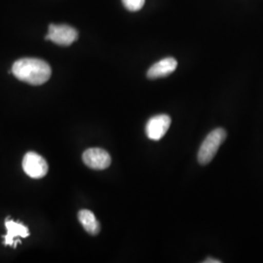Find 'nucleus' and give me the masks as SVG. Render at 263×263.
I'll return each mask as SVG.
<instances>
[{
    "label": "nucleus",
    "mask_w": 263,
    "mask_h": 263,
    "mask_svg": "<svg viewBox=\"0 0 263 263\" xmlns=\"http://www.w3.org/2000/svg\"><path fill=\"white\" fill-rule=\"evenodd\" d=\"M11 72L21 81L37 86L47 82L51 77L52 70L43 60L25 58L14 63Z\"/></svg>",
    "instance_id": "nucleus-1"
},
{
    "label": "nucleus",
    "mask_w": 263,
    "mask_h": 263,
    "mask_svg": "<svg viewBox=\"0 0 263 263\" xmlns=\"http://www.w3.org/2000/svg\"><path fill=\"white\" fill-rule=\"evenodd\" d=\"M226 137L227 133L222 128H216L211 132L199 148L198 162L203 166L208 165L216 156V152L226 141Z\"/></svg>",
    "instance_id": "nucleus-2"
},
{
    "label": "nucleus",
    "mask_w": 263,
    "mask_h": 263,
    "mask_svg": "<svg viewBox=\"0 0 263 263\" xmlns=\"http://www.w3.org/2000/svg\"><path fill=\"white\" fill-rule=\"evenodd\" d=\"M46 40H51L60 46H69L78 38V31L68 25L51 24L48 28Z\"/></svg>",
    "instance_id": "nucleus-3"
},
{
    "label": "nucleus",
    "mask_w": 263,
    "mask_h": 263,
    "mask_svg": "<svg viewBox=\"0 0 263 263\" xmlns=\"http://www.w3.org/2000/svg\"><path fill=\"white\" fill-rule=\"evenodd\" d=\"M23 169L28 177L41 179L48 173L47 162L35 152H28L23 159Z\"/></svg>",
    "instance_id": "nucleus-4"
},
{
    "label": "nucleus",
    "mask_w": 263,
    "mask_h": 263,
    "mask_svg": "<svg viewBox=\"0 0 263 263\" xmlns=\"http://www.w3.org/2000/svg\"><path fill=\"white\" fill-rule=\"evenodd\" d=\"M172 119L167 114H159L151 117L146 123L145 134L151 141H158L169 130Z\"/></svg>",
    "instance_id": "nucleus-5"
},
{
    "label": "nucleus",
    "mask_w": 263,
    "mask_h": 263,
    "mask_svg": "<svg viewBox=\"0 0 263 263\" xmlns=\"http://www.w3.org/2000/svg\"><path fill=\"white\" fill-rule=\"evenodd\" d=\"M85 165L93 170H104L111 164V157L102 148H89L82 156Z\"/></svg>",
    "instance_id": "nucleus-6"
},
{
    "label": "nucleus",
    "mask_w": 263,
    "mask_h": 263,
    "mask_svg": "<svg viewBox=\"0 0 263 263\" xmlns=\"http://www.w3.org/2000/svg\"><path fill=\"white\" fill-rule=\"evenodd\" d=\"M5 227L7 234L4 236V244L6 246H12L15 248L20 243L19 238H27L29 236L28 227L21 222L6 219Z\"/></svg>",
    "instance_id": "nucleus-7"
},
{
    "label": "nucleus",
    "mask_w": 263,
    "mask_h": 263,
    "mask_svg": "<svg viewBox=\"0 0 263 263\" xmlns=\"http://www.w3.org/2000/svg\"><path fill=\"white\" fill-rule=\"evenodd\" d=\"M178 66V62L174 58H165L151 66L147 71V77L149 79H157L172 74Z\"/></svg>",
    "instance_id": "nucleus-8"
},
{
    "label": "nucleus",
    "mask_w": 263,
    "mask_h": 263,
    "mask_svg": "<svg viewBox=\"0 0 263 263\" xmlns=\"http://www.w3.org/2000/svg\"><path fill=\"white\" fill-rule=\"evenodd\" d=\"M78 219L85 230L91 235H98L101 231V224L94 214L89 210H81L78 213Z\"/></svg>",
    "instance_id": "nucleus-9"
},
{
    "label": "nucleus",
    "mask_w": 263,
    "mask_h": 263,
    "mask_svg": "<svg viewBox=\"0 0 263 263\" xmlns=\"http://www.w3.org/2000/svg\"><path fill=\"white\" fill-rule=\"evenodd\" d=\"M145 0H122L124 7L131 12H137L143 7Z\"/></svg>",
    "instance_id": "nucleus-10"
},
{
    "label": "nucleus",
    "mask_w": 263,
    "mask_h": 263,
    "mask_svg": "<svg viewBox=\"0 0 263 263\" xmlns=\"http://www.w3.org/2000/svg\"><path fill=\"white\" fill-rule=\"evenodd\" d=\"M203 262L205 263H221V261L219 259H216V258H211L209 257L207 259H205Z\"/></svg>",
    "instance_id": "nucleus-11"
}]
</instances>
